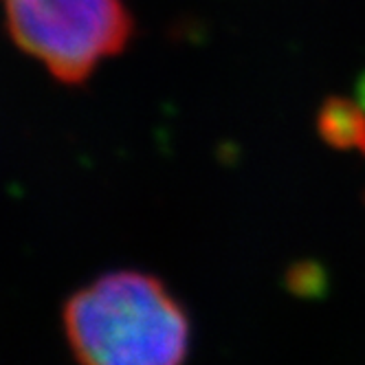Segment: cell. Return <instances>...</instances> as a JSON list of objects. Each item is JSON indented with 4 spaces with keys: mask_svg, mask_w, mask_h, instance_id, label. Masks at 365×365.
<instances>
[{
    "mask_svg": "<svg viewBox=\"0 0 365 365\" xmlns=\"http://www.w3.org/2000/svg\"><path fill=\"white\" fill-rule=\"evenodd\" d=\"M80 365H185L190 317L150 273L115 271L75 291L62 310Z\"/></svg>",
    "mask_w": 365,
    "mask_h": 365,
    "instance_id": "obj_1",
    "label": "cell"
},
{
    "mask_svg": "<svg viewBox=\"0 0 365 365\" xmlns=\"http://www.w3.org/2000/svg\"><path fill=\"white\" fill-rule=\"evenodd\" d=\"M11 42L56 82L82 86L133 44L125 0H0Z\"/></svg>",
    "mask_w": 365,
    "mask_h": 365,
    "instance_id": "obj_2",
    "label": "cell"
},
{
    "mask_svg": "<svg viewBox=\"0 0 365 365\" xmlns=\"http://www.w3.org/2000/svg\"><path fill=\"white\" fill-rule=\"evenodd\" d=\"M319 137L336 150L365 154V108L350 97H328L317 113Z\"/></svg>",
    "mask_w": 365,
    "mask_h": 365,
    "instance_id": "obj_3",
    "label": "cell"
}]
</instances>
